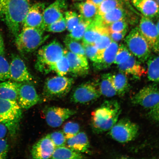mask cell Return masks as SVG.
<instances>
[{"mask_svg": "<svg viewBox=\"0 0 159 159\" xmlns=\"http://www.w3.org/2000/svg\"><path fill=\"white\" fill-rule=\"evenodd\" d=\"M109 134L114 140L120 143L134 140L138 136V125L128 119H120L112 127Z\"/></svg>", "mask_w": 159, "mask_h": 159, "instance_id": "ba28073f", "label": "cell"}, {"mask_svg": "<svg viewBox=\"0 0 159 159\" xmlns=\"http://www.w3.org/2000/svg\"><path fill=\"white\" fill-rule=\"evenodd\" d=\"M75 1H83V0H75Z\"/></svg>", "mask_w": 159, "mask_h": 159, "instance_id": "816d5d0a", "label": "cell"}, {"mask_svg": "<svg viewBox=\"0 0 159 159\" xmlns=\"http://www.w3.org/2000/svg\"><path fill=\"white\" fill-rule=\"evenodd\" d=\"M44 113L47 124L52 128H57L76 114V111L67 108L51 107L45 109Z\"/></svg>", "mask_w": 159, "mask_h": 159, "instance_id": "7c38bea8", "label": "cell"}, {"mask_svg": "<svg viewBox=\"0 0 159 159\" xmlns=\"http://www.w3.org/2000/svg\"><path fill=\"white\" fill-rule=\"evenodd\" d=\"M84 47L85 54L87 58H89L93 63V64L100 62L101 57L98 49L94 44H84Z\"/></svg>", "mask_w": 159, "mask_h": 159, "instance_id": "d590c367", "label": "cell"}, {"mask_svg": "<svg viewBox=\"0 0 159 159\" xmlns=\"http://www.w3.org/2000/svg\"><path fill=\"white\" fill-rule=\"evenodd\" d=\"M112 74L105 73L101 77L99 89L101 95L107 97H112L117 95L112 81Z\"/></svg>", "mask_w": 159, "mask_h": 159, "instance_id": "4316f807", "label": "cell"}, {"mask_svg": "<svg viewBox=\"0 0 159 159\" xmlns=\"http://www.w3.org/2000/svg\"><path fill=\"white\" fill-rule=\"evenodd\" d=\"M66 29V23L64 17L49 25L46 28L45 31L52 33H61Z\"/></svg>", "mask_w": 159, "mask_h": 159, "instance_id": "60d3db41", "label": "cell"}, {"mask_svg": "<svg viewBox=\"0 0 159 159\" xmlns=\"http://www.w3.org/2000/svg\"><path fill=\"white\" fill-rule=\"evenodd\" d=\"M55 147L48 135L43 137L33 145L31 154L33 159L51 158Z\"/></svg>", "mask_w": 159, "mask_h": 159, "instance_id": "ac0fdd59", "label": "cell"}, {"mask_svg": "<svg viewBox=\"0 0 159 159\" xmlns=\"http://www.w3.org/2000/svg\"><path fill=\"white\" fill-rule=\"evenodd\" d=\"M5 54L4 43L2 37L0 34V55H4Z\"/></svg>", "mask_w": 159, "mask_h": 159, "instance_id": "c3c4849f", "label": "cell"}, {"mask_svg": "<svg viewBox=\"0 0 159 159\" xmlns=\"http://www.w3.org/2000/svg\"><path fill=\"white\" fill-rule=\"evenodd\" d=\"M132 55L126 45L121 44L119 46L114 61L115 64L118 65L125 62Z\"/></svg>", "mask_w": 159, "mask_h": 159, "instance_id": "74e56055", "label": "cell"}, {"mask_svg": "<svg viewBox=\"0 0 159 159\" xmlns=\"http://www.w3.org/2000/svg\"><path fill=\"white\" fill-rule=\"evenodd\" d=\"M133 4L144 16L151 20L159 18V6L154 0H132Z\"/></svg>", "mask_w": 159, "mask_h": 159, "instance_id": "ffe728a7", "label": "cell"}, {"mask_svg": "<svg viewBox=\"0 0 159 159\" xmlns=\"http://www.w3.org/2000/svg\"><path fill=\"white\" fill-rule=\"evenodd\" d=\"M20 83L5 81L0 83V98L17 101Z\"/></svg>", "mask_w": 159, "mask_h": 159, "instance_id": "d4e9b609", "label": "cell"}, {"mask_svg": "<svg viewBox=\"0 0 159 159\" xmlns=\"http://www.w3.org/2000/svg\"><path fill=\"white\" fill-rule=\"evenodd\" d=\"M96 5L97 7H99L101 3L104 1V0H91Z\"/></svg>", "mask_w": 159, "mask_h": 159, "instance_id": "681fc988", "label": "cell"}, {"mask_svg": "<svg viewBox=\"0 0 159 159\" xmlns=\"http://www.w3.org/2000/svg\"><path fill=\"white\" fill-rule=\"evenodd\" d=\"M22 117V111L17 101L0 98V122L11 135L17 133Z\"/></svg>", "mask_w": 159, "mask_h": 159, "instance_id": "5b68a950", "label": "cell"}, {"mask_svg": "<svg viewBox=\"0 0 159 159\" xmlns=\"http://www.w3.org/2000/svg\"><path fill=\"white\" fill-rule=\"evenodd\" d=\"M132 102L144 108H154L159 102V87L154 85L144 87L133 97Z\"/></svg>", "mask_w": 159, "mask_h": 159, "instance_id": "30bf717a", "label": "cell"}, {"mask_svg": "<svg viewBox=\"0 0 159 159\" xmlns=\"http://www.w3.org/2000/svg\"><path fill=\"white\" fill-rule=\"evenodd\" d=\"M67 7L66 0H56L46 8L43 13V30L51 24L64 17Z\"/></svg>", "mask_w": 159, "mask_h": 159, "instance_id": "9a60e30c", "label": "cell"}, {"mask_svg": "<svg viewBox=\"0 0 159 159\" xmlns=\"http://www.w3.org/2000/svg\"><path fill=\"white\" fill-rule=\"evenodd\" d=\"M121 111L120 105L116 100L105 101L92 113L93 130L98 133L110 130L118 121Z\"/></svg>", "mask_w": 159, "mask_h": 159, "instance_id": "7a4b0ae2", "label": "cell"}, {"mask_svg": "<svg viewBox=\"0 0 159 159\" xmlns=\"http://www.w3.org/2000/svg\"><path fill=\"white\" fill-rule=\"evenodd\" d=\"M43 30L33 28H24L16 37L15 43L21 53H31L36 50L48 39Z\"/></svg>", "mask_w": 159, "mask_h": 159, "instance_id": "277c9868", "label": "cell"}, {"mask_svg": "<svg viewBox=\"0 0 159 159\" xmlns=\"http://www.w3.org/2000/svg\"><path fill=\"white\" fill-rule=\"evenodd\" d=\"M128 4V0H104L99 6L98 15L101 16L113 9Z\"/></svg>", "mask_w": 159, "mask_h": 159, "instance_id": "4dcf8cb0", "label": "cell"}, {"mask_svg": "<svg viewBox=\"0 0 159 159\" xmlns=\"http://www.w3.org/2000/svg\"><path fill=\"white\" fill-rule=\"evenodd\" d=\"M119 45L112 41L103 52L100 62L93 64L94 68L98 70L108 68L114 63Z\"/></svg>", "mask_w": 159, "mask_h": 159, "instance_id": "7402d4cb", "label": "cell"}, {"mask_svg": "<svg viewBox=\"0 0 159 159\" xmlns=\"http://www.w3.org/2000/svg\"><path fill=\"white\" fill-rule=\"evenodd\" d=\"M157 28L158 32L159 34V19L158 20V21L157 22Z\"/></svg>", "mask_w": 159, "mask_h": 159, "instance_id": "f907efd6", "label": "cell"}, {"mask_svg": "<svg viewBox=\"0 0 159 159\" xmlns=\"http://www.w3.org/2000/svg\"><path fill=\"white\" fill-rule=\"evenodd\" d=\"M128 29L118 32H112L109 33V35L113 41L117 42L120 41L124 38L126 35Z\"/></svg>", "mask_w": 159, "mask_h": 159, "instance_id": "f6af8a7d", "label": "cell"}, {"mask_svg": "<svg viewBox=\"0 0 159 159\" xmlns=\"http://www.w3.org/2000/svg\"><path fill=\"white\" fill-rule=\"evenodd\" d=\"M139 28L151 50L159 54V34L157 25L152 20L142 16Z\"/></svg>", "mask_w": 159, "mask_h": 159, "instance_id": "8fae6325", "label": "cell"}, {"mask_svg": "<svg viewBox=\"0 0 159 159\" xmlns=\"http://www.w3.org/2000/svg\"><path fill=\"white\" fill-rule=\"evenodd\" d=\"M10 79V64L4 55H0V83Z\"/></svg>", "mask_w": 159, "mask_h": 159, "instance_id": "ab89813d", "label": "cell"}, {"mask_svg": "<svg viewBox=\"0 0 159 159\" xmlns=\"http://www.w3.org/2000/svg\"><path fill=\"white\" fill-rule=\"evenodd\" d=\"M9 151V145L4 139H0V159L7 158Z\"/></svg>", "mask_w": 159, "mask_h": 159, "instance_id": "ee69618b", "label": "cell"}, {"mask_svg": "<svg viewBox=\"0 0 159 159\" xmlns=\"http://www.w3.org/2000/svg\"><path fill=\"white\" fill-rule=\"evenodd\" d=\"M157 2L159 4V0H157Z\"/></svg>", "mask_w": 159, "mask_h": 159, "instance_id": "f5cc1de1", "label": "cell"}, {"mask_svg": "<svg viewBox=\"0 0 159 159\" xmlns=\"http://www.w3.org/2000/svg\"><path fill=\"white\" fill-rule=\"evenodd\" d=\"M125 42L130 53L139 61L144 62L150 58L152 50L139 27L130 31L125 38Z\"/></svg>", "mask_w": 159, "mask_h": 159, "instance_id": "8992f818", "label": "cell"}, {"mask_svg": "<svg viewBox=\"0 0 159 159\" xmlns=\"http://www.w3.org/2000/svg\"><path fill=\"white\" fill-rule=\"evenodd\" d=\"M80 127L77 123L69 122L66 124L63 128V133L66 139L73 138L78 134Z\"/></svg>", "mask_w": 159, "mask_h": 159, "instance_id": "f35d334b", "label": "cell"}, {"mask_svg": "<svg viewBox=\"0 0 159 159\" xmlns=\"http://www.w3.org/2000/svg\"><path fill=\"white\" fill-rule=\"evenodd\" d=\"M101 95L99 89L94 83L87 82L75 89L71 94L70 100L75 104H84L96 100Z\"/></svg>", "mask_w": 159, "mask_h": 159, "instance_id": "9c48e42d", "label": "cell"}, {"mask_svg": "<svg viewBox=\"0 0 159 159\" xmlns=\"http://www.w3.org/2000/svg\"><path fill=\"white\" fill-rule=\"evenodd\" d=\"M25 63L19 57L14 56L10 64V79L19 83L29 82L33 80Z\"/></svg>", "mask_w": 159, "mask_h": 159, "instance_id": "2e32d148", "label": "cell"}, {"mask_svg": "<svg viewBox=\"0 0 159 159\" xmlns=\"http://www.w3.org/2000/svg\"><path fill=\"white\" fill-rule=\"evenodd\" d=\"M74 83V79L65 76H54L46 80L43 95L48 99L60 98L68 94Z\"/></svg>", "mask_w": 159, "mask_h": 159, "instance_id": "52a82bcc", "label": "cell"}, {"mask_svg": "<svg viewBox=\"0 0 159 159\" xmlns=\"http://www.w3.org/2000/svg\"><path fill=\"white\" fill-rule=\"evenodd\" d=\"M65 55L69 65V72L75 77H83L88 74L89 67L85 56L77 55L65 49Z\"/></svg>", "mask_w": 159, "mask_h": 159, "instance_id": "4fadbf2b", "label": "cell"}, {"mask_svg": "<svg viewBox=\"0 0 159 159\" xmlns=\"http://www.w3.org/2000/svg\"><path fill=\"white\" fill-rule=\"evenodd\" d=\"M109 32L108 27L99 25L94 21L91 22L85 31L82 39L83 43L94 44L103 33Z\"/></svg>", "mask_w": 159, "mask_h": 159, "instance_id": "cb8c5ba5", "label": "cell"}, {"mask_svg": "<svg viewBox=\"0 0 159 159\" xmlns=\"http://www.w3.org/2000/svg\"><path fill=\"white\" fill-rule=\"evenodd\" d=\"M64 42L67 50L70 52L77 55L85 56L84 47L78 41L75 40L67 36Z\"/></svg>", "mask_w": 159, "mask_h": 159, "instance_id": "836d02e7", "label": "cell"}, {"mask_svg": "<svg viewBox=\"0 0 159 159\" xmlns=\"http://www.w3.org/2000/svg\"><path fill=\"white\" fill-rule=\"evenodd\" d=\"M48 135L54 144L55 148L64 146L66 144L67 139L63 132L56 131Z\"/></svg>", "mask_w": 159, "mask_h": 159, "instance_id": "b9f144b4", "label": "cell"}, {"mask_svg": "<svg viewBox=\"0 0 159 159\" xmlns=\"http://www.w3.org/2000/svg\"><path fill=\"white\" fill-rule=\"evenodd\" d=\"M91 22L82 18L79 24L70 32L67 36L75 40H81L82 39L87 27Z\"/></svg>", "mask_w": 159, "mask_h": 159, "instance_id": "d6a6232c", "label": "cell"}, {"mask_svg": "<svg viewBox=\"0 0 159 159\" xmlns=\"http://www.w3.org/2000/svg\"><path fill=\"white\" fill-rule=\"evenodd\" d=\"M118 68L121 72L138 79H140L146 72V69L132 54L125 62L118 65Z\"/></svg>", "mask_w": 159, "mask_h": 159, "instance_id": "d6986e66", "label": "cell"}, {"mask_svg": "<svg viewBox=\"0 0 159 159\" xmlns=\"http://www.w3.org/2000/svg\"><path fill=\"white\" fill-rule=\"evenodd\" d=\"M126 20H120L111 24L108 26L109 33L118 32L128 29V25Z\"/></svg>", "mask_w": 159, "mask_h": 159, "instance_id": "7bdbcfd3", "label": "cell"}, {"mask_svg": "<svg viewBox=\"0 0 159 159\" xmlns=\"http://www.w3.org/2000/svg\"><path fill=\"white\" fill-rule=\"evenodd\" d=\"M85 158L82 153L75 152L64 146L56 148L51 158L74 159Z\"/></svg>", "mask_w": 159, "mask_h": 159, "instance_id": "f546056e", "label": "cell"}, {"mask_svg": "<svg viewBox=\"0 0 159 159\" xmlns=\"http://www.w3.org/2000/svg\"><path fill=\"white\" fill-rule=\"evenodd\" d=\"M77 9L83 19L93 21L98 15V7L91 0L81 2L77 5Z\"/></svg>", "mask_w": 159, "mask_h": 159, "instance_id": "484cf974", "label": "cell"}, {"mask_svg": "<svg viewBox=\"0 0 159 159\" xmlns=\"http://www.w3.org/2000/svg\"><path fill=\"white\" fill-rule=\"evenodd\" d=\"M148 61V78L159 85V54L151 56Z\"/></svg>", "mask_w": 159, "mask_h": 159, "instance_id": "f1b7e54d", "label": "cell"}, {"mask_svg": "<svg viewBox=\"0 0 159 159\" xmlns=\"http://www.w3.org/2000/svg\"><path fill=\"white\" fill-rule=\"evenodd\" d=\"M43 3H37L31 6L22 25L24 28H33L43 30Z\"/></svg>", "mask_w": 159, "mask_h": 159, "instance_id": "e0dca14e", "label": "cell"}, {"mask_svg": "<svg viewBox=\"0 0 159 159\" xmlns=\"http://www.w3.org/2000/svg\"><path fill=\"white\" fill-rule=\"evenodd\" d=\"M66 144L69 148L75 152L81 153L89 152L90 144L88 137L84 132H79L73 138L67 139Z\"/></svg>", "mask_w": 159, "mask_h": 159, "instance_id": "603a6c76", "label": "cell"}, {"mask_svg": "<svg viewBox=\"0 0 159 159\" xmlns=\"http://www.w3.org/2000/svg\"><path fill=\"white\" fill-rule=\"evenodd\" d=\"M69 65L68 59L64 54L57 62L51 66L49 71H54L57 75L65 76L69 72Z\"/></svg>", "mask_w": 159, "mask_h": 159, "instance_id": "1f68e13d", "label": "cell"}, {"mask_svg": "<svg viewBox=\"0 0 159 159\" xmlns=\"http://www.w3.org/2000/svg\"><path fill=\"white\" fill-rule=\"evenodd\" d=\"M65 51L63 46L56 39L43 46L37 53L36 69L41 72L49 73L51 66L64 55Z\"/></svg>", "mask_w": 159, "mask_h": 159, "instance_id": "3957f363", "label": "cell"}, {"mask_svg": "<svg viewBox=\"0 0 159 159\" xmlns=\"http://www.w3.org/2000/svg\"><path fill=\"white\" fill-rule=\"evenodd\" d=\"M40 97L33 85L20 83L17 102L21 108L28 109L39 102Z\"/></svg>", "mask_w": 159, "mask_h": 159, "instance_id": "5bb4252c", "label": "cell"}, {"mask_svg": "<svg viewBox=\"0 0 159 159\" xmlns=\"http://www.w3.org/2000/svg\"><path fill=\"white\" fill-rule=\"evenodd\" d=\"M30 0H0V20L16 37L30 7Z\"/></svg>", "mask_w": 159, "mask_h": 159, "instance_id": "6da1fadb", "label": "cell"}, {"mask_svg": "<svg viewBox=\"0 0 159 159\" xmlns=\"http://www.w3.org/2000/svg\"><path fill=\"white\" fill-rule=\"evenodd\" d=\"M7 129L5 125L0 122V139H4L7 134Z\"/></svg>", "mask_w": 159, "mask_h": 159, "instance_id": "7dc6e473", "label": "cell"}, {"mask_svg": "<svg viewBox=\"0 0 159 159\" xmlns=\"http://www.w3.org/2000/svg\"><path fill=\"white\" fill-rule=\"evenodd\" d=\"M124 7L116 8L101 16L97 15L95 21L99 24L108 27L109 25L115 22L123 19L127 20L129 14Z\"/></svg>", "mask_w": 159, "mask_h": 159, "instance_id": "44dd1931", "label": "cell"}, {"mask_svg": "<svg viewBox=\"0 0 159 159\" xmlns=\"http://www.w3.org/2000/svg\"><path fill=\"white\" fill-rule=\"evenodd\" d=\"M112 81L117 95L123 96L126 93L129 89V83L126 74L121 71L112 74Z\"/></svg>", "mask_w": 159, "mask_h": 159, "instance_id": "83f0119b", "label": "cell"}, {"mask_svg": "<svg viewBox=\"0 0 159 159\" xmlns=\"http://www.w3.org/2000/svg\"><path fill=\"white\" fill-rule=\"evenodd\" d=\"M109 35V32H106L101 34L94 43V45L98 49L99 52L102 57L105 50L112 42Z\"/></svg>", "mask_w": 159, "mask_h": 159, "instance_id": "8d00e7d4", "label": "cell"}, {"mask_svg": "<svg viewBox=\"0 0 159 159\" xmlns=\"http://www.w3.org/2000/svg\"><path fill=\"white\" fill-rule=\"evenodd\" d=\"M64 14L66 29L70 32L80 22L82 18L80 15L74 11H66Z\"/></svg>", "mask_w": 159, "mask_h": 159, "instance_id": "e575fe53", "label": "cell"}, {"mask_svg": "<svg viewBox=\"0 0 159 159\" xmlns=\"http://www.w3.org/2000/svg\"><path fill=\"white\" fill-rule=\"evenodd\" d=\"M148 115L152 120L159 124V102L154 108L150 109Z\"/></svg>", "mask_w": 159, "mask_h": 159, "instance_id": "bcb514c9", "label": "cell"}]
</instances>
